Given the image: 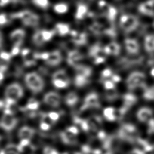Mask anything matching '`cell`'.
Masks as SVG:
<instances>
[{
	"instance_id": "1",
	"label": "cell",
	"mask_w": 154,
	"mask_h": 154,
	"mask_svg": "<svg viewBox=\"0 0 154 154\" xmlns=\"http://www.w3.org/2000/svg\"><path fill=\"white\" fill-rule=\"evenodd\" d=\"M25 83L33 93L41 92L45 87V81L42 76L35 72L28 73L25 76Z\"/></svg>"
},
{
	"instance_id": "2",
	"label": "cell",
	"mask_w": 154,
	"mask_h": 154,
	"mask_svg": "<svg viewBox=\"0 0 154 154\" xmlns=\"http://www.w3.org/2000/svg\"><path fill=\"white\" fill-rule=\"evenodd\" d=\"M11 19H19L26 26H37L39 23V16L30 10H23L10 15Z\"/></svg>"
},
{
	"instance_id": "3",
	"label": "cell",
	"mask_w": 154,
	"mask_h": 154,
	"mask_svg": "<svg viewBox=\"0 0 154 154\" xmlns=\"http://www.w3.org/2000/svg\"><path fill=\"white\" fill-rule=\"evenodd\" d=\"M5 100L17 102L23 96V88L17 82L9 84L5 90Z\"/></svg>"
},
{
	"instance_id": "4",
	"label": "cell",
	"mask_w": 154,
	"mask_h": 154,
	"mask_svg": "<svg viewBox=\"0 0 154 154\" xmlns=\"http://www.w3.org/2000/svg\"><path fill=\"white\" fill-rule=\"evenodd\" d=\"M79 131L77 127L70 126L60 134V138L63 143L67 145H74L77 143V136Z\"/></svg>"
},
{
	"instance_id": "5",
	"label": "cell",
	"mask_w": 154,
	"mask_h": 154,
	"mask_svg": "<svg viewBox=\"0 0 154 154\" xmlns=\"http://www.w3.org/2000/svg\"><path fill=\"white\" fill-rule=\"evenodd\" d=\"M18 120L14 114L4 112L0 120V126L6 131H12L17 125Z\"/></svg>"
},
{
	"instance_id": "6",
	"label": "cell",
	"mask_w": 154,
	"mask_h": 154,
	"mask_svg": "<svg viewBox=\"0 0 154 154\" xmlns=\"http://www.w3.org/2000/svg\"><path fill=\"white\" fill-rule=\"evenodd\" d=\"M44 103L52 108H58L61 103V97L60 94L55 91H49L46 93L43 98Z\"/></svg>"
},
{
	"instance_id": "7",
	"label": "cell",
	"mask_w": 154,
	"mask_h": 154,
	"mask_svg": "<svg viewBox=\"0 0 154 154\" xmlns=\"http://www.w3.org/2000/svg\"><path fill=\"white\" fill-rule=\"evenodd\" d=\"M84 59V55L77 50H73L68 52L67 63L72 67H75L81 64V61Z\"/></svg>"
},
{
	"instance_id": "8",
	"label": "cell",
	"mask_w": 154,
	"mask_h": 154,
	"mask_svg": "<svg viewBox=\"0 0 154 154\" xmlns=\"http://www.w3.org/2000/svg\"><path fill=\"white\" fill-rule=\"evenodd\" d=\"M62 60L63 56L61 52L58 50H55L49 52L48 58L45 61L48 66L55 67L59 65Z\"/></svg>"
},
{
	"instance_id": "9",
	"label": "cell",
	"mask_w": 154,
	"mask_h": 154,
	"mask_svg": "<svg viewBox=\"0 0 154 154\" xmlns=\"http://www.w3.org/2000/svg\"><path fill=\"white\" fill-rule=\"evenodd\" d=\"M22 57L23 61V65L25 67H31L36 64V59L34 56V52L27 48L23 49L21 51Z\"/></svg>"
},
{
	"instance_id": "10",
	"label": "cell",
	"mask_w": 154,
	"mask_h": 154,
	"mask_svg": "<svg viewBox=\"0 0 154 154\" xmlns=\"http://www.w3.org/2000/svg\"><path fill=\"white\" fill-rule=\"evenodd\" d=\"M25 37V31L23 29L13 30L10 34V38L13 45L21 46Z\"/></svg>"
},
{
	"instance_id": "11",
	"label": "cell",
	"mask_w": 154,
	"mask_h": 154,
	"mask_svg": "<svg viewBox=\"0 0 154 154\" xmlns=\"http://www.w3.org/2000/svg\"><path fill=\"white\" fill-rule=\"evenodd\" d=\"M98 106L99 99L97 95L94 93H91L85 96L82 109H85L86 108L87 109L90 108H97Z\"/></svg>"
},
{
	"instance_id": "12",
	"label": "cell",
	"mask_w": 154,
	"mask_h": 154,
	"mask_svg": "<svg viewBox=\"0 0 154 154\" xmlns=\"http://www.w3.org/2000/svg\"><path fill=\"white\" fill-rule=\"evenodd\" d=\"M35 132L34 128L28 126H23L19 129L17 135L20 140H31V139L34 137Z\"/></svg>"
},
{
	"instance_id": "13",
	"label": "cell",
	"mask_w": 154,
	"mask_h": 154,
	"mask_svg": "<svg viewBox=\"0 0 154 154\" xmlns=\"http://www.w3.org/2000/svg\"><path fill=\"white\" fill-rule=\"evenodd\" d=\"M122 26L126 31L135 29L137 26V21L134 17L123 16L121 19Z\"/></svg>"
},
{
	"instance_id": "14",
	"label": "cell",
	"mask_w": 154,
	"mask_h": 154,
	"mask_svg": "<svg viewBox=\"0 0 154 154\" xmlns=\"http://www.w3.org/2000/svg\"><path fill=\"white\" fill-rule=\"evenodd\" d=\"M72 37V41L78 46L84 45L87 43V34L85 32L78 33L75 31H72L70 32Z\"/></svg>"
},
{
	"instance_id": "15",
	"label": "cell",
	"mask_w": 154,
	"mask_h": 154,
	"mask_svg": "<svg viewBox=\"0 0 154 154\" xmlns=\"http://www.w3.org/2000/svg\"><path fill=\"white\" fill-rule=\"evenodd\" d=\"M22 152L19 144H8L0 152V154H21Z\"/></svg>"
},
{
	"instance_id": "16",
	"label": "cell",
	"mask_w": 154,
	"mask_h": 154,
	"mask_svg": "<svg viewBox=\"0 0 154 154\" xmlns=\"http://www.w3.org/2000/svg\"><path fill=\"white\" fill-rule=\"evenodd\" d=\"M88 7L87 4L79 3L77 4L75 17L77 20H82L88 14Z\"/></svg>"
},
{
	"instance_id": "17",
	"label": "cell",
	"mask_w": 154,
	"mask_h": 154,
	"mask_svg": "<svg viewBox=\"0 0 154 154\" xmlns=\"http://www.w3.org/2000/svg\"><path fill=\"white\" fill-rule=\"evenodd\" d=\"M144 79V76L140 73H134L131 75L128 79V82L129 86L135 87L141 85Z\"/></svg>"
},
{
	"instance_id": "18",
	"label": "cell",
	"mask_w": 154,
	"mask_h": 154,
	"mask_svg": "<svg viewBox=\"0 0 154 154\" xmlns=\"http://www.w3.org/2000/svg\"><path fill=\"white\" fill-rule=\"evenodd\" d=\"M74 69L75 70L76 74L82 75L87 78H89L92 73V69L90 67L81 64L74 67Z\"/></svg>"
},
{
	"instance_id": "19",
	"label": "cell",
	"mask_w": 154,
	"mask_h": 154,
	"mask_svg": "<svg viewBox=\"0 0 154 154\" xmlns=\"http://www.w3.org/2000/svg\"><path fill=\"white\" fill-rule=\"evenodd\" d=\"M55 30L60 36L66 35L70 32V28L69 24L66 23L59 22L55 25Z\"/></svg>"
},
{
	"instance_id": "20",
	"label": "cell",
	"mask_w": 154,
	"mask_h": 154,
	"mask_svg": "<svg viewBox=\"0 0 154 154\" xmlns=\"http://www.w3.org/2000/svg\"><path fill=\"white\" fill-rule=\"evenodd\" d=\"M79 100L78 94L74 91L69 92L64 97V102L67 106H73L75 105Z\"/></svg>"
},
{
	"instance_id": "21",
	"label": "cell",
	"mask_w": 154,
	"mask_h": 154,
	"mask_svg": "<svg viewBox=\"0 0 154 154\" xmlns=\"http://www.w3.org/2000/svg\"><path fill=\"white\" fill-rule=\"evenodd\" d=\"M52 79H59L70 83V79L64 69H59L55 71L52 75Z\"/></svg>"
},
{
	"instance_id": "22",
	"label": "cell",
	"mask_w": 154,
	"mask_h": 154,
	"mask_svg": "<svg viewBox=\"0 0 154 154\" xmlns=\"http://www.w3.org/2000/svg\"><path fill=\"white\" fill-rule=\"evenodd\" d=\"M89 79L82 75L76 74L74 78V84L76 87L81 88L87 85L89 83Z\"/></svg>"
},
{
	"instance_id": "23",
	"label": "cell",
	"mask_w": 154,
	"mask_h": 154,
	"mask_svg": "<svg viewBox=\"0 0 154 154\" xmlns=\"http://www.w3.org/2000/svg\"><path fill=\"white\" fill-rule=\"evenodd\" d=\"M40 107V103L39 102L34 99V98H31L28 99L26 104L25 108L28 111H34L37 110Z\"/></svg>"
},
{
	"instance_id": "24",
	"label": "cell",
	"mask_w": 154,
	"mask_h": 154,
	"mask_svg": "<svg viewBox=\"0 0 154 154\" xmlns=\"http://www.w3.org/2000/svg\"><path fill=\"white\" fill-rule=\"evenodd\" d=\"M54 10L57 14H64L69 10L68 5L65 2H58L54 5Z\"/></svg>"
},
{
	"instance_id": "25",
	"label": "cell",
	"mask_w": 154,
	"mask_h": 154,
	"mask_svg": "<svg viewBox=\"0 0 154 154\" xmlns=\"http://www.w3.org/2000/svg\"><path fill=\"white\" fill-rule=\"evenodd\" d=\"M32 42L35 45L37 46H42L45 41L43 38L41 30H37L35 32V33L32 35Z\"/></svg>"
},
{
	"instance_id": "26",
	"label": "cell",
	"mask_w": 154,
	"mask_h": 154,
	"mask_svg": "<svg viewBox=\"0 0 154 154\" xmlns=\"http://www.w3.org/2000/svg\"><path fill=\"white\" fill-rule=\"evenodd\" d=\"M140 11L143 13L152 14L153 13V5L151 2H146L140 7Z\"/></svg>"
},
{
	"instance_id": "27",
	"label": "cell",
	"mask_w": 154,
	"mask_h": 154,
	"mask_svg": "<svg viewBox=\"0 0 154 154\" xmlns=\"http://www.w3.org/2000/svg\"><path fill=\"white\" fill-rule=\"evenodd\" d=\"M41 32L45 42H47L52 38L56 31L55 30H53V29H51V30L41 29Z\"/></svg>"
},
{
	"instance_id": "28",
	"label": "cell",
	"mask_w": 154,
	"mask_h": 154,
	"mask_svg": "<svg viewBox=\"0 0 154 154\" xmlns=\"http://www.w3.org/2000/svg\"><path fill=\"white\" fill-rule=\"evenodd\" d=\"M126 46L127 49L132 53H135L138 51V44L137 43L136 41H135V40H128L126 42Z\"/></svg>"
},
{
	"instance_id": "29",
	"label": "cell",
	"mask_w": 154,
	"mask_h": 154,
	"mask_svg": "<svg viewBox=\"0 0 154 154\" xmlns=\"http://www.w3.org/2000/svg\"><path fill=\"white\" fill-rule=\"evenodd\" d=\"M104 49L106 54H116L119 52V47L117 44L112 43L106 46Z\"/></svg>"
},
{
	"instance_id": "30",
	"label": "cell",
	"mask_w": 154,
	"mask_h": 154,
	"mask_svg": "<svg viewBox=\"0 0 154 154\" xmlns=\"http://www.w3.org/2000/svg\"><path fill=\"white\" fill-rule=\"evenodd\" d=\"M52 83L55 88L58 89L66 88L70 85V82L59 79H52Z\"/></svg>"
},
{
	"instance_id": "31",
	"label": "cell",
	"mask_w": 154,
	"mask_h": 154,
	"mask_svg": "<svg viewBox=\"0 0 154 154\" xmlns=\"http://www.w3.org/2000/svg\"><path fill=\"white\" fill-rule=\"evenodd\" d=\"M103 116L108 120H114L116 119L115 111L112 108H105L103 111Z\"/></svg>"
},
{
	"instance_id": "32",
	"label": "cell",
	"mask_w": 154,
	"mask_h": 154,
	"mask_svg": "<svg viewBox=\"0 0 154 154\" xmlns=\"http://www.w3.org/2000/svg\"><path fill=\"white\" fill-rule=\"evenodd\" d=\"M32 3L42 9H46L49 5V0H31Z\"/></svg>"
},
{
	"instance_id": "33",
	"label": "cell",
	"mask_w": 154,
	"mask_h": 154,
	"mask_svg": "<svg viewBox=\"0 0 154 154\" xmlns=\"http://www.w3.org/2000/svg\"><path fill=\"white\" fill-rule=\"evenodd\" d=\"M146 46L147 50H154V36H149L146 39Z\"/></svg>"
},
{
	"instance_id": "34",
	"label": "cell",
	"mask_w": 154,
	"mask_h": 154,
	"mask_svg": "<svg viewBox=\"0 0 154 154\" xmlns=\"http://www.w3.org/2000/svg\"><path fill=\"white\" fill-rule=\"evenodd\" d=\"M10 66V61L0 58V72L5 73L7 72Z\"/></svg>"
},
{
	"instance_id": "35",
	"label": "cell",
	"mask_w": 154,
	"mask_h": 154,
	"mask_svg": "<svg viewBox=\"0 0 154 154\" xmlns=\"http://www.w3.org/2000/svg\"><path fill=\"white\" fill-rule=\"evenodd\" d=\"M11 18L9 16H7L5 13H1L0 14V26H4L8 23L10 21Z\"/></svg>"
},
{
	"instance_id": "36",
	"label": "cell",
	"mask_w": 154,
	"mask_h": 154,
	"mask_svg": "<svg viewBox=\"0 0 154 154\" xmlns=\"http://www.w3.org/2000/svg\"><path fill=\"white\" fill-rule=\"evenodd\" d=\"M11 55L10 53L5 52V51H1L0 52V58L2 60H4L6 61H10Z\"/></svg>"
},
{
	"instance_id": "37",
	"label": "cell",
	"mask_w": 154,
	"mask_h": 154,
	"mask_svg": "<svg viewBox=\"0 0 154 154\" xmlns=\"http://www.w3.org/2000/svg\"><path fill=\"white\" fill-rule=\"evenodd\" d=\"M43 154H58V152L52 147H46L43 149Z\"/></svg>"
},
{
	"instance_id": "38",
	"label": "cell",
	"mask_w": 154,
	"mask_h": 154,
	"mask_svg": "<svg viewBox=\"0 0 154 154\" xmlns=\"http://www.w3.org/2000/svg\"><path fill=\"white\" fill-rule=\"evenodd\" d=\"M51 126V125L50 124H49L48 123L41 120V122H40V128L42 130L48 131L50 129Z\"/></svg>"
},
{
	"instance_id": "39",
	"label": "cell",
	"mask_w": 154,
	"mask_h": 154,
	"mask_svg": "<svg viewBox=\"0 0 154 154\" xmlns=\"http://www.w3.org/2000/svg\"><path fill=\"white\" fill-rule=\"evenodd\" d=\"M20 52V46H17V45H13V48L11 50L10 54L11 55V56H16Z\"/></svg>"
},
{
	"instance_id": "40",
	"label": "cell",
	"mask_w": 154,
	"mask_h": 154,
	"mask_svg": "<svg viewBox=\"0 0 154 154\" xmlns=\"http://www.w3.org/2000/svg\"><path fill=\"white\" fill-rule=\"evenodd\" d=\"M104 86L106 89L107 90H112L114 88V84L112 81L106 80L104 82Z\"/></svg>"
},
{
	"instance_id": "41",
	"label": "cell",
	"mask_w": 154,
	"mask_h": 154,
	"mask_svg": "<svg viewBox=\"0 0 154 154\" xmlns=\"http://www.w3.org/2000/svg\"><path fill=\"white\" fill-rule=\"evenodd\" d=\"M102 76L104 78L109 77L111 75V71L109 69H105L102 72Z\"/></svg>"
},
{
	"instance_id": "42",
	"label": "cell",
	"mask_w": 154,
	"mask_h": 154,
	"mask_svg": "<svg viewBox=\"0 0 154 154\" xmlns=\"http://www.w3.org/2000/svg\"><path fill=\"white\" fill-rule=\"evenodd\" d=\"M76 3L79 4V3H83L87 4L88 3H90V2L92 1V0H73Z\"/></svg>"
},
{
	"instance_id": "43",
	"label": "cell",
	"mask_w": 154,
	"mask_h": 154,
	"mask_svg": "<svg viewBox=\"0 0 154 154\" xmlns=\"http://www.w3.org/2000/svg\"><path fill=\"white\" fill-rule=\"evenodd\" d=\"M11 0H0V7H4L6 5H7Z\"/></svg>"
},
{
	"instance_id": "44",
	"label": "cell",
	"mask_w": 154,
	"mask_h": 154,
	"mask_svg": "<svg viewBox=\"0 0 154 154\" xmlns=\"http://www.w3.org/2000/svg\"><path fill=\"white\" fill-rule=\"evenodd\" d=\"M39 71H40L41 73H43V74H46V73H48V70H47V69H46V68H45V67H40V69H39Z\"/></svg>"
},
{
	"instance_id": "45",
	"label": "cell",
	"mask_w": 154,
	"mask_h": 154,
	"mask_svg": "<svg viewBox=\"0 0 154 154\" xmlns=\"http://www.w3.org/2000/svg\"><path fill=\"white\" fill-rule=\"evenodd\" d=\"M2 43H3V37H2V34L0 31V49L2 46Z\"/></svg>"
},
{
	"instance_id": "46",
	"label": "cell",
	"mask_w": 154,
	"mask_h": 154,
	"mask_svg": "<svg viewBox=\"0 0 154 154\" xmlns=\"http://www.w3.org/2000/svg\"><path fill=\"white\" fill-rule=\"evenodd\" d=\"M4 78V73L0 72V84H1V82H2L3 79Z\"/></svg>"
},
{
	"instance_id": "47",
	"label": "cell",
	"mask_w": 154,
	"mask_h": 154,
	"mask_svg": "<svg viewBox=\"0 0 154 154\" xmlns=\"http://www.w3.org/2000/svg\"><path fill=\"white\" fill-rule=\"evenodd\" d=\"M4 106V102L0 99V109Z\"/></svg>"
},
{
	"instance_id": "48",
	"label": "cell",
	"mask_w": 154,
	"mask_h": 154,
	"mask_svg": "<svg viewBox=\"0 0 154 154\" xmlns=\"http://www.w3.org/2000/svg\"><path fill=\"white\" fill-rule=\"evenodd\" d=\"M64 154H80V153L78 152H72V153H65Z\"/></svg>"
},
{
	"instance_id": "49",
	"label": "cell",
	"mask_w": 154,
	"mask_h": 154,
	"mask_svg": "<svg viewBox=\"0 0 154 154\" xmlns=\"http://www.w3.org/2000/svg\"><path fill=\"white\" fill-rule=\"evenodd\" d=\"M151 74L152 75V76H154V69H153L151 71Z\"/></svg>"
},
{
	"instance_id": "50",
	"label": "cell",
	"mask_w": 154,
	"mask_h": 154,
	"mask_svg": "<svg viewBox=\"0 0 154 154\" xmlns=\"http://www.w3.org/2000/svg\"><path fill=\"white\" fill-rule=\"evenodd\" d=\"M1 140H2V138H1V137L0 136V143H1Z\"/></svg>"
}]
</instances>
